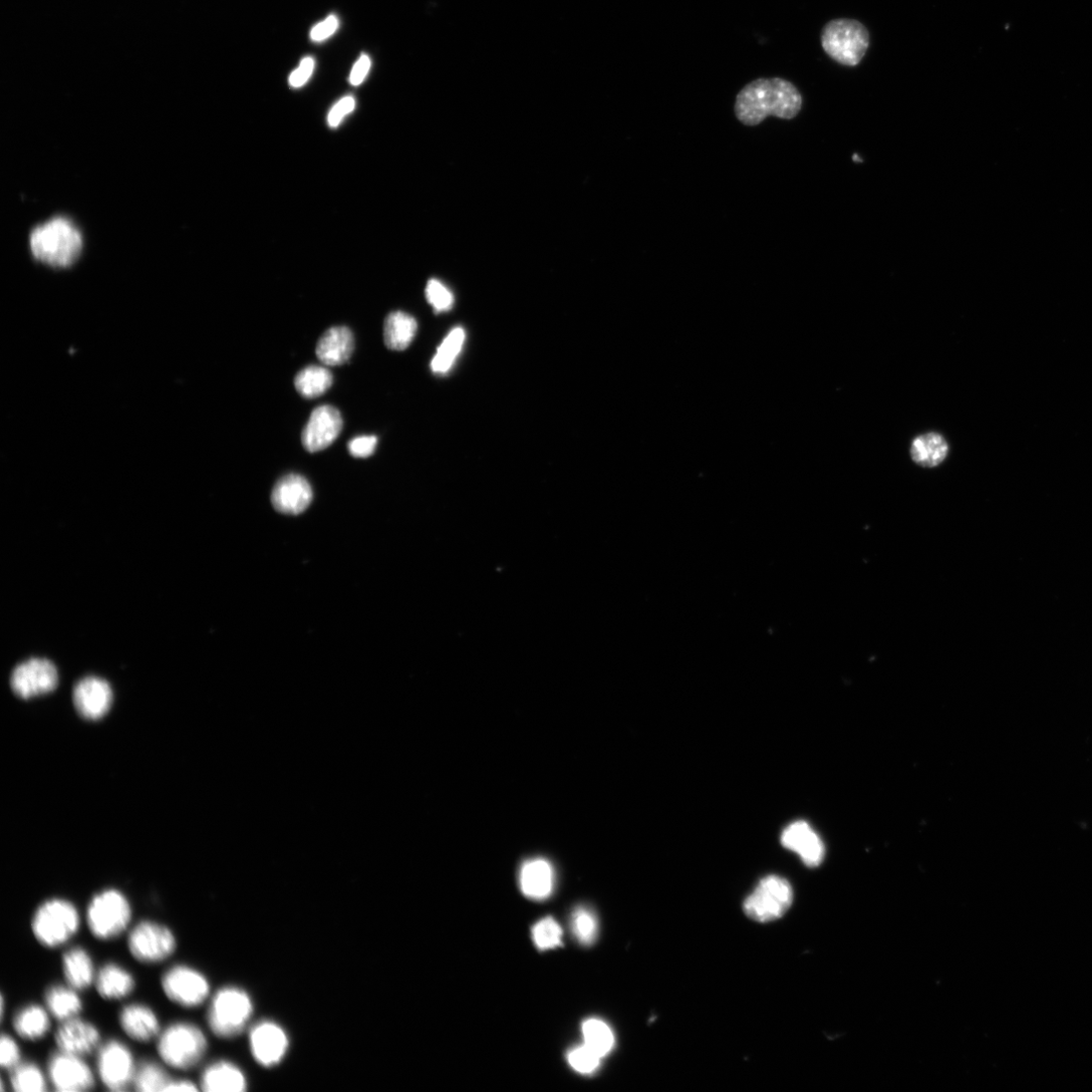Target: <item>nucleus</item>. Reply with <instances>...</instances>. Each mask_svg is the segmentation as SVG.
Instances as JSON below:
<instances>
[{"label": "nucleus", "instance_id": "obj_21", "mask_svg": "<svg viewBox=\"0 0 1092 1092\" xmlns=\"http://www.w3.org/2000/svg\"><path fill=\"white\" fill-rule=\"evenodd\" d=\"M520 887L525 896L542 900L554 889L555 873L550 862L534 859L526 862L520 871Z\"/></svg>", "mask_w": 1092, "mask_h": 1092}, {"label": "nucleus", "instance_id": "obj_26", "mask_svg": "<svg viewBox=\"0 0 1092 1092\" xmlns=\"http://www.w3.org/2000/svg\"><path fill=\"white\" fill-rule=\"evenodd\" d=\"M419 324L415 317L403 312L387 315L383 325V339L390 350H404L413 343Z\"/></svg>", "mask_w": 1092, "mask_h": 1092}, {"label": "nucleus", "instance_id": "obj_25", "mask_svg": "<svg viewBox=\"0 0 1092 1092\" xmlns=\"http://www.w3.org/2000/svg\"><path fill=\"white\" fill-rule=\"evenodd\" d=\"M62 971L68 986L77 992L88 989L96 977L91 956L81 946L63 953Z\"/></svg>", "mask_w": 1092, "mask_h": 1092}, {"label": "nucleus", "instance_id": "obj_37", "mask_svg": "<svg viewBox=\"0 0 1092 1092\" xmlns=\"http://www.w3.org/2000/svg\"><path fill=\"white\" fill-rule=\"evenodd\" d=\"M601 1059L602 1057L585 1044L573 1049L568 1055L569 1064L581 1074L594 1073L599 1068Z\"/></svg>", "mask_w": 1092, "mask_h": 1092}, {"label": "nucleus", "instance_id": "obj_44", "mask_svg": "<svg viewBox=\"0 0 1092 1092\" xmlns=\"http://www.w3.org/2000/svg\"><path fill=\"white\" fill-rule=\"evenodd\" d=\"M370 59L366 55H362L354 65L350 74V83L352 85H359L366 77L370 69Z\"/></svg>", "mask_w": 1092, "mask_h": 1092}, {"label": "nucleus", "instance_id": "obj_12", "mask_svg": "<svg viewBox=\"0 0 1092 1092\" xmlns=\"http://www.w3.org/2000/svg\"><path fill=\"white\" fill-rule=\"evenodd\" d=\"M58 686V671L46 658H31L18 664L11 675L15 695L29 700L52 693Z\"/></svg>", "mask_w": 1092, "mask_h": 1092}, {"label": "nucleus", "instance_id": "obj_40", "mask_svg": "<svg viewBox=\"0 0 1092 1092\" xmlns=\"http://www.w3.org/2000/svg\"><path fill=\"white\" fill-rule=\"evenodd\" d=\"M376 445L375 437H360L349 442L348 451L354 458L366 459L374 453Z\"/></svg>", "mask_w": 1092, "mask_h": 1092}, {"label": "nucleus", "instance_id": "obj_43", "mask_svg": "<svg viewBox=\"0 0 1092 1092\" xmlns=\"http://www.w3.org/2000/svg\"><path fill=\"white\" fill-rule=\"evenodd\" d=\"M338 26V19L335 16H330L312 30L311 39L315 42L324 41L336 32Z\"/></svg>", "mask_w": 1092, "mask_h": 1092}, {"label": "nucleus", "instance_id": "obj_16", "mask_svg": "<svg viewBox=\"0 0 1092 1092\" xmlns=\"http://www.w3.org/2000/svg\"><path fill=\"white\" fill-rule=\"evenodd\" d=\"M101 1037L98 1029L78 1017L62 1022L55 1034V1043L59 1051L87 1056L100 1047Z\"/></svg>", "mask_w": 1092, "mask_h": 1092}, {"label": "nucleus", "instance_id": "obj_41", "mask_svg": "<svg viewBox=\"0 0 1092 1092\" xmlns=\"http://www.w3.org/2000/svg\"><path fill=\"white\" fill-rule=\"evenodd\" d=\"M355 108V99L352 96L342 98L330 111L328 123L331 127H337L343 118Z\"/></svg>", "mask_w": 1092, "mask_h": 1092}, {"label": "nucleus", "instance_id": "obj_30", "mask_svg": "<svg viewBox=\"0 0 1092 1092\" xmlns=\"http://www.w3.org/2000/svg\"><path fill=\"white\" fill-rule=\"evenodd\" d=\"M333 383L331 371L323 366L311 365L301 370L295 378L298 392L307 398L324 394Z\"/></svg>", "mask_w": 1092, "mask_h": 1092}, {"label": "nucleus", "instance_id": "obj_9", "mask_svg": "<svg viewBox=\"0 0 1092 1092\" xmlns=\"http://www.w3.org/2000/svg\"><path fill=\"white\" fill-rule=\"evenodd\" d=\"M793 901L790 883L779 876L762 879L755 891L744 903L746 914L759 922H769L782 917Z\"/></svg>", "mask_w": 1092, "mask_h": 1092}, {"label": "nucleus", "instance_id": "obj_7", "mask_svg": "<svg viewBox=\"0 0 1092 1092\" xmlns=\"http://www.w3.org/2000/svg\"><path fill=\"white\" fill-rule=\"evenodd\" d=\"M178 947L174 931L155 920L136 923L127 936V948L133 960L144 965L162 964L175 953Z\"/></svg>", "mask_w": 1092, "mask_h": 1092}, {"label": "nucleus", "instance_id": "obj_35", "mask_svg": "<svg viewBox=\"0 0 1092 1092\" xmlns=\"http://www.w3.org/2000/svg\"><path fill=\"white\" fill-rule=\"evenodd\" d=\"M572 929L581 943L592 944L599 930L597 916L587 907H578L572 916Z\"/></svg>", "mask_w": 1092, "mask_h": 1092}, {"label": "nucleus", "instance_id": "obj_45", "mask_svg": "<svg viewBox=\"0 0 1092 1092\" xmlns=\"http://www.w3.org/2000/svg\"><path fill=\"white\" fill-rule=\"evenodd\" d=\"M166 1091H198L197 1085L186 1079L171 1080Z\"/></svg>", "mask_w": 1092, "mask_h": 1092}, {"label": "nucleus", "instance_id": "obj_42", "mask_svg": "<svg viewBox=\"0 0 1092 1092\" xmlns=\"http://www.w3.org/2000/svg\"><path fill=\"white\" fill-rule=\"evenodd\" d=\"M315 67L313 58H305L300 67L290 76V84L295 88L302 87L311 77Z\"/></svg>", "mask_w": 1092, "mask_h": 1092}, {"label": "nucleus", "instance_id": "obj_24", "mask_svg": "<svg viewBox=\"0 0 1092 1092\" xmlns=\"http://www.w3.org/2000/svg\"><path fill=\"white\" fill-rule=\"evenodd\" d=\"M97 994L106 1001H117L129 996L135 982L130 973L116 964L104 965L95 977Z\"/></svg>", "mask_w": 1092, "mask_h": 1092}, {"label": "nucleus", "instance_id": "obj_38", "mask_svg": "<svg viewBox=\"0 0 1092 1092\" xmlns=\"http://www.w3.org/2000/svg\"><path fill=\"white\" fill-rule=\"evenodd\" d=\"M427 299L437 313L450 311L455 304L452 291L439 280H431L428 284Z\"/></svg>", "mask_w": 1092, "mask_h": 1092}, {"label": "nucleus", "instance_id": "obj_19", "mask_svg": "<svg viewBox=\"0 0 1092 1092\" xmlns=\"http://www.w3.org/2000/svg\"><path fill=\"white\" fill-rule=\"evenodd\" d=\"M782 845L800 856L808 867L822 864L826 848L821 838L805 822L799 821L788 826L781 837Z\"/></svg>", "mask_w": 1092, "mask_h": 1092}, {"label": "nucleus", "instance_id": "obj_11", "mask_svg": "<svg viewBox=\"0 0 1092 1092\" xmlns=\"http://www.w3.org/2000/svg\"><path fill=\"white\" fill-rule=\"evenodd\" d=\"M162 987L171 1002L186 1009L200 1007L210 994L206 977L188 966L170 969L163 976Z\"/></svg>", "mask_w": 1092, "mask_h": 1092}, {"label": "nucleus", "instance_id": "obj_29", "mask_svg": "<svg viewBox=\"0 0 1092 1092\" xmlns=\"http://www.w3.org/2000/svg\"><path fill=\"white\" fill-rule=\"evenodd\" d=\"M947 451V444L941 436L927 434L913 441L910 454L912 460L919 466L933 468L944 461Z\"/></svg>", "mask_w": 1092, "mask_h": 1092}, {"label": "nucleus", "instance_id": "obj_23", "mask_svg": "<svg viewBox=\"0 0 1092 1092\" xmlns=\"http://www.w3.org/2000/svg\"><path fill=\"white\" fill-rule=\"evenodd\" d=\"M246 1085L243 1072L227 1061L211 1064L201 1077V1087L208 1092H241L246 1089Z\"/></svg>", "mask_w": 1092, "mask_h": 1092}, {"label": "nucleus", "instance_id": "obj_13", "mask_svg": "<svg viewBox=\"0 0 1092 1092\" xmlns=\"http://www.w3.org/2000/svg\"><path fill=\"white\" fill-rule=\"evenodd\" d=\"M49 1081L60 1092H82L95 1086L91 1068L82 1057L57 1051L48 1062Z\"/></svg>", "mask_w": 1092, "mask_h": 1092}, {"label": "nucleus", "instance_id": "obj_17", "mask_svg": "<svg viewBox=\"0 0 1092 1092\" xmlns=\"http://www.w3.org/2000/svg\"><path fill=\"white\" fill-rule=\"evenodd\" d=\"M250 1046L254 1058L263 1066H273L287 1053L289 1040L285 1031L275 1023L263 1022L252 1030Z\"/></svg>", "mask_w": 1092, "mask_h": 1092}, {"label": "nucleus", "instance_id": "obj_28", "mask_svg": "<svg viewBox=\"0 0 1092 1092\" xmlns=\"http://www.w3.org/2000/svg\"><path fill=\"white\" fill-rule=\"evenodd\" d=\"M45 1004L49 1013L61 1023L78 1017L83 1008L77 991L69 986L61 985L52 986L47 990Z\"/></svg>", "mask_w": 1092, "mask_h": 1092}, {"label": "nucleus", "instance_id": "obj_33", "mask_svg": "<svg viewBox=\"0 0 1092 1092\" xmlns=\"http://www.w3.org/2000/svg\"><path fill=\"white\" fill-rule=\"evenodd\" d=\"M584 1044L600 1057H606L614 1048L615 1037L610 1027L598 1019H590L582 1027Z\"/></svg>", "mask_w": 1092, "mask_h": 1092}, {"label": "nucleus", "instance_id": "obj_10", "mask_svg": "<svg viewBox=\"0 0 1092 1092\" xmlns=\"http://www.w3.org/2000/svg\"><path fill=\"white\" fill-rule=\"evenodd\" d=\"M97 1073L102 1084L110 1091H124L132 1086L135 1065L127 1046L117 1040H108L98 1048Z\"/></svg>", "mask_w": 1092, "mask_h": 1092}, {"label": "nucleus", "instance_id": "obj_14", "mask_svg": "<svg viewBox=\"0 0 1092 1092\" xmlns=\"http://www.w3.org/2000/svg\"><path fill=\"white\" fill-rule=\"evenodd\" d=\"M343 421L338 410L323 404L314 410L302 434V444L311 454L329 448L339 437Z\"/></svg>", "mask_w": 1092, "mask_h": 1092}, {"label": "nucleus", "instance_id": "obj_39", "mask_svg": "<svg viewBox=\"0 0 1092 1092\" xmlns=\"http://www.w3.org/2000/svg\"><path fill=\"white\" fill-rule=\"evenodd\" d=\"M21 1063V1050L10 1035L3 1034L0 1039V1065L4 1069H13Z\"/></svg>", "mask_w": 1092, "mask_h": 1092}, {"label": "nucleus", "instance_id": "obj_3", "mask_svg": "<svg viewBox=\"0 0 1092 1092\" xmlns=\"http://www.w3.org/2000/svg\"><path fill=\"white\" fill-rule=\"evenodd\" d=\"M31 925L33 934L40 944L55 948L68 942L77 933L80 915L71 901L52 898L38 906Z\"/></svg>", "mask_w": 1092, "mask_h": 1092}, {"label": "nucleus", "instance_id": "obj_27", "mask_svg": "<svg viewBox=\"0 0 1092 1092\" xmlns=\"http://www.w3.org/2000/svg\"><path fill=\"white\" fill-rule=\"evenodd\" d=\"M13 1027L22 1039L39 1041L49 1033L51 1021L44 1008L32 1004L18 1011L13 1019Z\"/></svg>", "mask_w": 1092, "mask_h": 1092}, {"label": "nucleus", "instance_id": "obj_2", "mask_svg": "<svg viewBox=\"0 0 1092 1092\" xmlns=\"http://www.w3.org/2000/svg\"><path fill=\"white\" fill-rule=\"evenodd\" d=\"M30 244L38 260L53 267H67L78 259L82 238L72 222L56 218L36 228Z\"/></svg>", "mask_w": 1092, "mask_h": 1092}, {"label": "nucleus", "instance_id": "obj_4", "mask_svg": "<svg viewBox=\"0 0 1092 1092\" xmlns=\"http://www.w3.org/2000/svg\"><path fill=\"white\" fill-rule=\"evenodd\" d=\"M208 1050L203 1031L188 1022L170 1025L159 1036L158 1051L162 1060L172 1068L190 1070L196 1067Z\"/></svg>", "mask_w": 1092, "mask_h": 1092}, {"label": "nucleus", "instance_id": "obj_20", "mask_svg": "<svg viewBox=\"0 0 1092 1092\" xmlns=\"http://www.w3.org/2000/svg\"><path fill=\"white\" fill-rule=\"evenodd\" d=\"M118 1022L125 1035L136 1042H152L162 1033L157 1013L147 1005L131 1004L123 1007Z\"/></svg>", "mask_w": 1092, "mask_h": 1092}, {"label": "nucleus", "instance_id": "obj_31", "mask_svg": "<svg viewBox=\"0 0 1092 1092\" xmlns=\"http://www.w3.org/2000/svg\"><path fill=\"white\" fill-rule=\"evenodd\" d=\"M167 1070L157 1062L145 1061L135 1068L132 1086L136 1091H166L171 1082Z\"/></svg>", "mask_w": 1092, "mask_h": 1092}, {"label": "nucleus", "instance_id": "obj_15", "mask_svg": "<svg viewBox=\"0 0 1092 1092\" xmlns=\"http://www.w3.org/2000/svg\"><path fill=\"white\" fill-rule=\"evenodd\" d=\"M73 703L78 714L88 721L102 719L112 704V691L108 682L97 676L80 679L73 691Z\"/></svg>", "mask_w": 1092, "mask_h": 1092}, {"label": "nucleus", "instance_id": "obj_36", "mask_svg": "<svg viewBox=\"0 0 1092 1092\" xmlns=\"http://www.w3.org/2000/svg\"><path fill=\"white\" fill-rule=\"evenodd\" d=\"M532 935L536 946L544 950L561 945L563 930L554 918L545 917L534 925Z\"/></svg>", "mask_w": 1092, "mask_h": 1092}, {"label": "nucleus", "instance_id": "obj_5", "mask_svg": "<svg viewBox=\"0 0 1092 1092\" xmlns=\"http://www.w3.org/2000/svg\"><path fill=\"white\" fill-rule=\"evenodd\" d=\"M821 42L824 51L837 63L855 67L861 63L870 46L868 29L859 21L837 19L823 29Z\"/></svg>", "mask_w": 1092, "mask_h": 1092}, {"label": "nucleus", "instance_id": "obj_6", "mask_svg": "<svg viewBox=\"0 0 1092 1092\" xmlns=\"http://www.w3.org/2000/svg\"><path fill=\"white\" fill-rule=\"evenodd\" d=\"M132 910L120 891L110 888L96 893L86 909V922L92 935L100 940L119 936L129 925Z\"/></svg>", "mask_w": 1092, "mask_h": 1092}, {"label": "nucleus", "instance_id": "obj_18", "mask_svg": "<svg viewBox=\"0 0 1092 1092\" xmlns=\"http://www.w3.org/2000/svg\"><path fill=\"white\" fill-rule=\"evenodd\" d=\"M313 500V490L309 482L300 475L291 474L282 478L273 488L271 502L277 511L287 515L303 513Z\"/></svg>", "mask_w": 1092, "mask_h": 1092}, {"label": "nucleus", "instance_id": "obj_1", "mask_svg": "<svg viewBox=\"0 0 1092 1092\" xmlns=\"http://www.w3.org/2000/svg\"><path fill=\"white\" fill-rule=\"evenodd\" d=\"M798 88L783 78H759L747 84L737 95L735 112L748 126H756L768 116L792 119L802 108Z\"/></svg>", "mask_w": 1092, "mask_h": 1092}, {"label": "nucleus", "instance_id": "obj_22", "mask_svg": "<svg viewBox=\"0 0 1092 1092\" xmlns=\"http://www.w3.org/2000/svg\"><path fill=\"white\" fill-rule=\"evenodd\" d=\"M354 351V337L347 327H333L319 339L316 353L319 360L327 365L346 363Z\"/></svg>", "mask_w": 1092, "mask_h": 1092}, {"label": "nucleus", "instance_id": "obj_32", "mask_svg": "<svg viewBox=\"0 0 1092 1092\" xmlns=\"http://www.w3.org/2000/svg\"><path fill=\"white\" fill-rule=\"evenodd\" d=\"M11 1085L17 1092H45L47 1079L40 1067L32 1062L20 1063L12 1069Z\"/></svg>", "mask_w": 1092, "mask_h": 1092}, {"label": "nucleus", "instance_id": "obj_8", "mask_svg": "<svg viewBox=\"0 0 1092 1092\" xmlns=\"http://www.w3.org/2000/svg\"><path fill=\"white\" fill-rule=\"evenodd\" d=\"M252 1014V1003L243 991L225 988L214 997L208 1013V1023L213 1033L221 1038L238 1035Z\"/></svg>", "mask_w": 1092, "mask_h": 1092}, {"label": "nucleus", "instance_id": "obj_34", "mask_svg": "<svg viewBox=\"0 0 1092 1092\" xmlns=\"http://www.w3.org/2000/svg\"><path fill=\"white\" fill-rule=\"evenodd\" d=\"M465 340V330L461 327L455 328L439 347L438 353L432 361L433 371L436 373L448 372L462 351Z\"/></svg>", "mask_w": 1092, "mask_h": 1092}]
</instances>
